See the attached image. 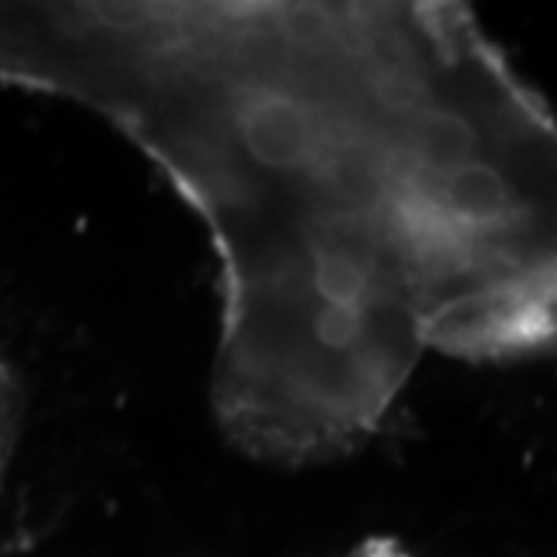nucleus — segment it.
<instances>
[{"label":"nucleus","instance_id":"obj_1","mask_svg":"<svg viewBox=\"0 0 557 557\" xmlns=\"http://www.w3.org/2000/svg\"><path fill=\"white\" fill-rule=\"evenodd\" d=\"M0 84L100 115L208 226L220 428L313 465L428 350H557V124L453 3H0Z\"/></svg>","mask_w":557,"mask_h":557},{"label":"nucleus","instance_id":"obj_2","mask_svg":"<svg viewBox=\"0 0 557 557\" xmlns=\"http://www.w3.org/2000/svg\"><path fill=\"white\" fill-rule=\"evenodd\" d=\"M16 381L10 375V366L0 354V490H3V478L10 468V456H13V443H16Z\"/></svg>","mask_w":557,"mask_h":557}]
</instances>
